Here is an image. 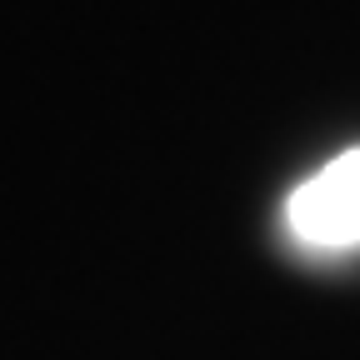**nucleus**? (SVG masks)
Wrapping results in <instances>:
<instances>
[{
	"mask_svg": "<svg viewBox=\"0 0 360 360\" xmlns=\"http://www.w3.org/2000/svg\"><path fill=\"white\" fill-rule=\"evenodd\" d=\"M285 231L305 250L360 245V146L305 175L285 200Z\"/></svg>",
	"mask_w": 360,
	"mask_h": 360,
	"instance_id": "1",
	"label": "nucleus"
}]
</instances>
